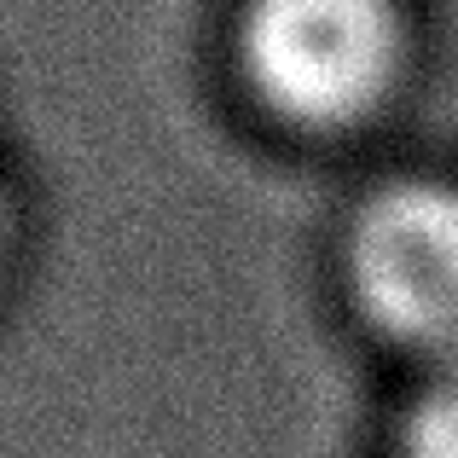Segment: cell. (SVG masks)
<instances>
[{
    "label": "cell",
    "mask_w": 458,
    "mask_h": 458,
    "mask_svg": "<svg viewBox=\"0 0 458 458\" xmlns=\"http://www.w3.org/2000/svg\"><path fill=\"white\" fill-rule=\"evenodd\" d=\"M233 58L279 128L336 140L377 123L401 93L412 35L401 0H244Z\"/></svg>",
    "instance_id": "1"
},
{
    "label": "cell",
    "mask_w": 458,
    "mask_h": 458,
    "mask_svg": "<svg viewBox=\"0 0 458 458\" xmlns=\"http://www.w3.org/2000/svg\"><path fill=\"white\" fill-rule=\"evenodd\" d=\"M354 313L406 354L458 366V186L389 180L366 191L343 233Z\"/></svg>",
    "instance_id": "2"
},
{
    "label": "cell",
    "mask_w": 458,
    "mask_h": 458,
    "mask_svg": "<svg viewBox=\"0 0 458 458\" xmlns=\"http://www.w3.org/2000/svg\"><path fill=\"white\" fill-rule=\"evenodd\" d=\"M394 458H458V366H441L394 429Z\"/></svg>",
    "instance_id": "3"
}]
</instances>
